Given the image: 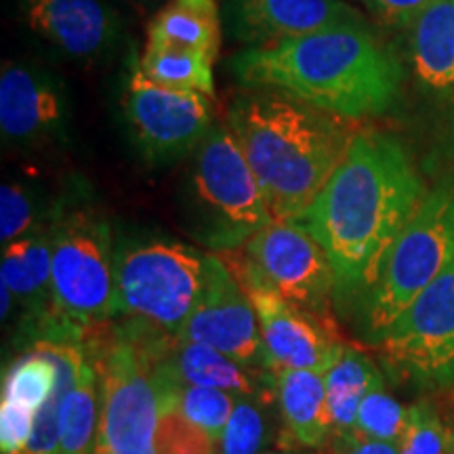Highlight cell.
I'll list each match as a JSON object with an SVG mask.
<instances>
[{
  "instance_id": "obj_1",
  "label": "cell",
  "mask_w": 454,
  "mask_h": 454,
  "mask_svg": "<svg viewBox=\"0 0 454 454\" xmlns=\"http://www.w3.org/2000/svg\"><path fill=\"white\" fill-rule=\"evenodd\" d=\"M425 196L427 190L400 141L377 130L354 135L325 190L293 221L331 259L334 299L364 297Z\"/></svg>"
},
{
  "instance_id": "obj_2",
  "label": "cell",
  "mask_w": 454,
  "mask_h": 454,
  "mask_svg": "<svg viewBox=\"0 0 454 454\" xmlns=\"http://www.w3.org/2000/svg\"><path fill=\"white\" fill-rule=\"evenodd\" d=\"M230 67L247 89L282 90L349 122L391 110L402 87L400 61L368 24L244 49Z\"/></svg>"
},
{
  "instance_id": "obj_3",
  "label": "cell",
  "mask_w": 454,
  "mask_h": 454,
  "mask_svg": "<svg viewBox=\"0 0 454 454\" xmlns=\"http://www.w3.org/2000/svg\"><path fill=\"white\" fill-rule=\"evenodd\" d=\"M349 121L276 89H248L227 110V129L263 187L276 221H294L348 154Z\"/></svg>"
},
{
  "instance_id": "obj_4",
  "label": "cell",
  "mask_w": 454,
  "mask_h": 454,
  "mask_svg": "<svg viewBox=\"0 0 454 454\" xmlns=\"http://www.w3.org/2000/svg\"><path fill=\"white\" fill-rule=\"evenodd\" d=\"M49 227L53 316L41 340L87 345L118 317L110 223L90 207L67 202L53 208Z\"/></svg>"
},
{
  "instance_id": "obj_5",
  "label": "cell",
  "mask_w": 454,
  "mask_h": 454,
  "mask_svg": "<svg viewBox=\"0 0 454 454\" xmlns=\"http://www.w3.org/2000/svg\"><path fill=\"white\" fill-rule=\"evenodd\" d=\"M184 211L187 234L215 254L238 251L276 221L263 187L227 124H215L192 152Z\"/></svg>"
},
{
  "instance_id": "obj_6",
  "label": "cell",
  "mask_w": 454,
  "mask_h": 454,
  "mask_svg": "<svg viewBox=\"0 0 454 454\" xmlns=\"http://www.w3.org/2000/svg\"><path fill=\"white\" fill-rule=\"evenodd\" d=\"M208 253L167 236L116 242V303L122 322L177 337L194 311L207 278Z\"/></svg>"
},
{
  "instance_id": "obj_7",
  "label": "cell",
  "mask_w": 454,
  "mask_h": 454,
  "mask_svg": "<svg viewBox=\"0 0 454 454\" xmlns=\"http://www.w3.org/2000/svg\"><path fill=\"white\" fill-rule=\"evenodd\" d=\"M454 263V187L427 192L411 223L385 254L372 286L360 299L362 320L372 339L408 309L431 282Z\"/></svg>"
},
{
  "instance_id": "obj_8",
  "label": "cell",
  "mask_w": 454,
  "mask_h": 454,
  "mask_svg": "<svg viewBox=\"0 0 454 454\" xmlns=\"http://www.w3.org/2000/svg\"><path fill=\"white\" fill-rule=\"evenodd\" d=\"M87 348L99 372L95 454H158L160 402L150 357L122 325H110Z\"/></svg>"
},
{
  "instance_id": "obj_9",
  "label": "cell",
  "mask_w": 454,
  "mask_h": 454,
  "mask_svg": "<svg viewBox=\"0 0 454 454\" xmlns=\"http://www.w3.org/2000/svg\"><path fill=\"white\" fill-rule=\"evenodd\" d=\"M238 284L259 282L288 303L331 316L334 270L320 242L293 221H271L242 248L219 253Z\"/></svg>"
},
{
  "instance_id": "obj_10",
  "label": "cell",
  "mask_w": 454,
  "mask_h": 454,
  "mask_svg": "<svg viewBox=\"0 0 454 454\" xmlns=\"http://www.w3.org/2000/svg\"><path fill=\"white\" fill-rule=\"evenodd\" d=\"M122 114L141 158L154 167L192 156L215 127L213 98L150 82L137 64L124 87Z\"/></svg>"
},
{
  "instance_id": "obj_11",
  "label": "cell",
  "mask_w": 454,
  "mask_h": 454,
  "mask_svg": "<svg viewBox=\"0 0 454 454\" xmlns=\"http://www.w3.org/2000/svg\"><path fill=\"white\" fill-rule=\"evenodd\" d=\"M385 360L421 387H454V263L379 339Z\"/></svg>"
},
{
  "instance_id": "obj_12",
  "label": "cell",
  "mask_w": 454,
  "mask_h": 454,
  "mask_svg": "<svg viewBox=\"0 0 454 454\" xmlns=\"http://www.w3.org/2000/svg\"><path fill=\"white\" fill-rule=\"evenodd\" d=\"M240 286L257 311L265 368L270 372L316 371L325 374L333 366L345 343L333 317L297 308L259 282H242Z\"/></svg>"
},
{
  "instance_id": "obj_13",
  "label": "cell",
  "mask_w": 454,
  "mask_h": 454,
  "mask_svg": "<svg viewBox=\"0 0 454 454\" xmlns=\"http://www.w3.org/2000/svg\"><path fill=\"white\" fill-rule=\"evenodd\" d=\"M177 339L208 345L244 366L268 371L257 311L215 253L208 254L200 299Z\"/></svg>"
},
{
  "instance_id": "obj_14",
  "label": "cell",
  "mask_w": 454,
  "mask_h": 454,
  "mask_svg": "<svg viewBox=\"0 0 454 454\" xmlns=\"http://www.w3.org/2000/svg\"><path fill=\"white\" fill-rule=\"evenodd\" d=\"M70 101L53 74L24 61H4L0 72V133L4 145L30 152L61 145Z\"/></svg>"
},
{
  "instance_id": "obj_15",
  "label": "cell",
  "mask_w": 454,
  "mask_h": 454,
  "mask_svg": "<svg viewBox=\"0 0 454 454\" xmlns=\"http://www.w3.org/2000/svg\"><path fill=\"white\" fill-rule=\"evenodd\" d=\"M26 27L72 61H98L122 36L121 15L104 0H17Z\"/></svg>"
},
{
  "instance_id": "obj_16",
  "label": "cell",
  "mask_w": 454,
  "mask_h": 454,
  "mask_svg": "<svg viewBox=\"0 0 454 454\" xmlns=\"http://www.w3.org/2000/svg\"><path fill=\"white\" fill-rule=\"evenodd\" d=\"M227 32L236 41L263 47L334 26L368 24L345 0H225Z\"/></svg>"
},
{
  "instance_id": "obj_17",
  "label": "cell",
  "mask_w": 454,
  "mask_h": 454,
  "mask_svg": "<svg viewBox=\"0 0 454 454\" xmlns=\"http://www.w3.org/2000/svg\"><path fill=\"white\" fill-rule=\"evenodd\" d=\"M53 238L51 227L44 223L32 234L3 247L0 274L13 294L15 305L21 309L20 337L26 348L47 334L53 316Z\"/></svg>"
},
{
  "instance_id": "obj_18",
  "label": "cell",
  "mask_w": 454,
  "mask_h": 454,
  "mask_svg": "<svg viewBox=\"0 0 454 454\" xmlns=\"http://www.w3.org/2000/svg\"><path fill=\"white\" fill-rule=\"evenodd\" d=\"M274 391L282 421V444L278 448L325 450L333 438L325 374L316 371H278Z\"/></svg>"
},
{
  "instance_id": "obj_19",
  "label": "cell",
  "mask_w": 454,
  "mask_h": 454,
  "mask_svg": "<svg viewBox=\"0 0 454 454\" xmlns=\"http://www.w3.org/2000/svg\"><path fill=\"white\" fill-rule=\"evenodd\" d=\"M221 27L217 0H168L152 17L145 44L194 51L215 64L221 49Z\"/></svg>"
},
{
  "instance_id": "obj_20",
  "label": "cell",
  "mask_w": 454,
  "mask_h": 454,
  "mask_svg": "<svg viewBox=\"0 0 454 454\" xmlns=\"http://www.w3.org/2000/svg\"><path fill=\"white\" fill-rule=\"evenodd\" d=\"M408 30L419 81L431 89L454 87V0H434Z\"/></svg>"
},
{
  "instance_id": "obj_21",
  "label": "cell",
  "mask_w": 454,
  "mask_h": 454,
  "mask_svg": "<svg viewBox=\"0 0 454 454\" xmlns=\"http://www.w3.org/2000/svg\"><path fill=\"white\" fill-rule=\"evenodd\" d=\"M381 381V372L364 351L354 345L343 343L337 360L325 372L326 400L331 411L333 438L351 435L356 425L357 408L364 400L372 385ZM331 444V442H328Z\"/></svg>"
},
{
  "instance_id": "obj_22",
  "label": "cell",
  "mask_w": 454,
  "mask_h": 454,
  "mask_svg": "<svg viewBox=\"0 0 454 454\" xmlns=\"http://www.w3.org/2000/svg\"><path fill=\"white\" fill-rule=\"evenodd\" d=\"M276 391L259 395H238L234 412L219 442V454H263L270 446L282 444V421Z\"/></svg>"
},
{
  "instance_id": "obj_23",
  "label": "cell",
  "mask_w": 454,
  "mask_h": 454,
  "mask_svg": "<svg viewBox=\"0 0 454 454\" xmlns=\"http://www.w3.org/2000/svg\"><path fill=\"white\" fill-rule=\"evenodd\" d=\"M89 349V348H87ZM99 372L90 351L82 362L76 383L61 404V454H95L99 429Z\"/></svg>"
},
{
  "instance_id": "obj_24",
  "label": "cell",
  "mask_w": 454,
  "mask_h": 454,
  "mask_svg": "<svg viewBox=\"0 0 454 454\" xmlns=\"http://www.w3.org/2000/svg\"><path fill=\"white\" fill-rule=\"evenodd\" d=\"M137 66L147 81L160 87L196 90L207 98H215L213 61L194 51L145 44Z\"/></svg>"
},
{
  "instance_id": "obj_25",
  "label": "cell",
  "mask_w": 454,
  "mask_h": 454,
  "mask_svg": "<svg viewBox=\"0 0 454 454\" xmlns=\"http://www.w3.org/2000/svg\"><path fill=\"white\" fill-rule=\"evenodd\" d=\"M154 381L160 406H173L185 419H190L192 423H196L198 427L208 431L215 440L221 442L225 425L230 421L231 412H234L238 395L221 389L175 385L168 383L167 379L158 377V374H154Z\"/></svg>"
},
{
  "instance_id": "obj_26",
  "label": "cell",
  "mask_w": 454,
  "mask_h": 454,
  "mask_svg": "<svg viewBox=\"0 0 454 454\" xmlns=\"http://www.w3.org/2000/svg\"><path fill=\"white\" fill-rule=\"evenodd\" d=\"M57 385V368L36 349H24L3 377V402L36 417Z\"/></svg>"
},
{
  "instance_id": "obj_27",
  "label": "cell",
  "mask_w": 454,
  "mask_h": 454,
  "mask_svg": "<svg viewBox=\"0 0 454 454\" xmlns=\"http://www.w3.org/2000/svg\"><path fill=\"white\" fill-rule=\"evenodd\" d=\"M408 421V408L402 406L385 387L383 379L372 385L360 408L351 435L357 440L400 444Z\"/></svg>"
},
{
  "instance_id": "obj_28",
  "label": "cell",
  "mask_w": 454,
  "mask_h": 454,
  "mask_svg": "<svg viewBox=\"0 0 454 454\" xmlns=\"http://www.w3.org/2000/svg\"><path fill=\"white\" fill-rule=\"evenodd\" d=\"M49 215L38 208L32 187L21 181H4L0 190V240L3 247L20 240L49 223Z\"/></svg>"
},
{
  "instance_id": "obj_29",
  "label": "cell",
  "mask_w": 454,
  "mask_h": 454,
  "mask_svg": "<svg viewBox=\"0 0 454 454\" xmlns=\"http://www.w3.org/2000/svg\"><path fill=\"white\" fill-rule=\"evenodd\" d=\"M400 454H452V435L429 402L408 406V421L400 440Z\"/></svg>"
},
{
  "instance_id": "obj_30",
  "label": "cell",
  "mask_w": 454,
  "mask_h": 454,
  "mask_svg": "<svg viewBox=\"0 0 454 454\" xmlns=\"http://www.w3.org/2000/svg\"><path fill=\"white\" fill-rule=\"evenodd\" d=\"M158 454H219V442L173 406H160Z\"/></svg>"
},
{
  "instance_id": "obj_31",
  "label": "cell",
  "mask_w": 454,
  "mask_h": 454,
  "mask_svg": "<svg viewBox=\"0 0 454 454\" xmlns=\"http://www.w3.org/2000/svg\"><path fill=\"white\" fill-rule=\"evenodd\" d=\"M434 0H364L366 9L385 27H411Z\"/></svg>"
},
{
  "instance_id": "obj_32",
  "label": "cell",
  "mask_w": 454,
  "mask_h": 454,
  "mask_svg": "<svg viewBox=\"0 0 454 454\" xmlns=\"http://www.w3.org/2000/svg\"><path fill=\"white\" fill-rule=\"evenodd\" d=\"M326 454H400V446L387 442L357 440L354 435L334 438L326 448Z\"/></svg>"
},
{
  "instance_id": "obj_33",
  "label": "cell",
  "mask_w": 454,
  "mask_h": 454,
  "mask_svg": "<svg viewBox=\"0 0 454 454\" xmlns=\"http://www.w3.org/2000/svg\"><path fill=\"white\" fill-rule=\"evenodd\" d=\"M263 454H326V450H314V448H278Z\"/></svg>"
},
{
  "instance_id": "obj_34",
  "label": "cell",
  "mask_w": 454,
  "mask_h": 454,
  "mask_svg": "<svg viewBox=\"0 0 454 454\" xmlns=\"http://www.w3.org/2000/svg\"><path fill=\"white\" fill-rule=\"evenodd\" d=\"M130 3H137V4H152V3H158V0H130Z\"/></svg>"
}]
</instances>
